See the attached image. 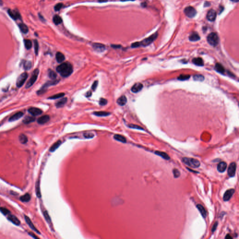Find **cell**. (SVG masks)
<instances>
[{
  "mask_svg": "<svg viewBox=\"0 0 239 239\" xmlns=\"http://www.w3.org/2000/svg\"><path fill=\"white\" fill-rule=\"evenodd\" d=\"M192 61L194 64L196 65H198V66H203L204 64L203 60L200 58H194L193 60Z\"/></svg>",
  "mask_w": 239,
  "mask_h": 239,
  "instance_id": "d4e9b609",
  "label": "cell"
},
{
  "mask_svg": "<svg viewBox=\"0 0 239 239\" xmlns=\"http://www.w3.org/2000/svg\"><path fill=\"white\" fill-rule=\"evenodd\" d=\"M63 6V3H57L54 7V9L56 11H58L62 9Z\"/></svg>",
  "mask_w": 239,
  "mask_h": 239,
  "instance_id": "681fc988",
  "label": "cell"
},
{
  "mask_svg": "<svg viewBox=\"0 0 239 239\" xmlns=\"http://www.w3.org/2000/svg\"><path fill=\"white\" fill-rule=\"evenodd\" d=\"M43 214H44L45 218V219L46 221H47V222L48 223H50L51 222V218H50L47 211H44L43 212Z\"/></svg>",
  "mask_w": 239,
  "mask_h": 239,
  "instance_id": "f6af8a7d",
  "label": "cell"
},
{
  "mask_svg": "<svg viewBox=\"0 0 239 239\" xmlns=\"http://www.w3.org/2000/svg\"><path fill=\"white\" fill-rule=\"evenodd\" d=\"M28 77V74L26 73H23L20 75L16 80V86L18 87H21L25 82Z\"/></svg>",
  "mask_w": 239,
  "mask_h": 239,
  "instance_id": "8992f818",
  "label": "cell"
},
{
  "mask_svg": "<svg viewBox=\"0 0 239 239\" xmlns=\"http://www.w3.org/2000/svg\"><path fill=\"white\" fill-rule=\"evenodd\" d=\"M34 49H35V52L36 54L37 55H38V50H39V45L37 41V40H35L34 41Z\"/></svg>",
  "mask_w": 239,
  "mask_h": 239,
  "instance_id": "ee69618b",
  "label": "cell"
},
{
  "mask_svg": "<svg viewBox=\"0 0 239 239\" xmlns=\"http://www.w3.org/2000/svg\"><path fill=\"white\" fill-rule=\"evenodd\" d=\"M39 71L38 69H36L33 71V74H32L30 78L29 79V81L26 84V88H30L31 87H32L33 85V84L35 83V82L36 81V80L37 78L38 75L39 74Z\"/></svg>",
  "mask_w": 239,
  "mask_h": 239,
  "instance_id": "277c9868",
  "label": "cell"
},
{
  "mask_svg": "<svg viewBox=\"0 0 239 239\" xmlns=\"http://www.w3.org/2000/svg\"><path fill=\"white\" fill-rule=\"evenodd\" d=\"M19 28H20V29L21 30V31L24 33V34H26L29 31V29L28 28V27L24 24L23 23H21L19 24Z\"/></svg>",
  "mask_w": 239,
  "mask_h": 239,
  "instance_id": "e575fe53",
  "label": "cell"
},
{
  "mask_svg": "<svg viewBox=\"0 0 239 239\" xmlns=\"http://www.w3.org/2000/svg\"><path fill=\"white\" fill-rule=\"evenodd\" d=\"M236 170V163L234 162L231 163L228 167L227 170V174L229 177H234L235 175Z\"/></svg>",
  "mask_w": 239,
  "mask_h": 239,
  "instance_id": "9c48e42d",
  "label": "cell"
},
{
  "mask_svg": "<svg viewBox=\"0 0 239 239\" xmlns=\"http://www.w3.org/2000/svg\"><path fill=\"white\" fill-rule=\"evenodd\" d=\"M143 88V85L140 83H135L131 88V91L133 92L137 93L141 91Z\"/></svg>",
  "mask_w": 239,
  "mask_h": 239,
  "instance_id": "2e32d148",
  "label": "cell"
},
{
  "mask_svg": "<svg viewBox=\"0 0 239 239\" xmlns=\"http://www.w3.org/2000/svg\"><path fill=\"white\" fill-rule=\"evenodd\" d=\"M225 239H227V238H228V239H232V237L231 236H230L229 234H227L226 236H225Z\"/></svg>",
  "mask_w": 239,
  "mask_h": 239,
  "instance_id": "91938a15",
  "label": "cell"
},
{
  "mask_svg": "<svg viewBox=\"0 0 239 239\" xmlns=\"http://www.w3.org/2000/svg\"><path fill=\"white\" fill-rule=\"evenodd\" d=\"M114 138L116 140L119 141L120 142H123V143H125L126 142V139L125 137H124L123 136L120 135V134H115L114 135Z\"/></svg>",
  "mask_w": 239,
  "mask_h": 239,
  "instance_id": "4dcf8cb0",
  "label": "cell"
},
{
  "mask_svg": "<svg viewBox=\"0 0 239 239\" xmlns=\"http://www.w3.org/2000/svg\"><path fill=\"white\" fill-rule=\"evenodd\" d=\"M24 218H25V221H26V223L29 225V226H30V228H31V229H32L33 231H35L37 234H40V233L39 232V231L35 226V225H34V224H33V223L32 222V221H31V220L30 219V218L27 216H26V215H24Z\"/></svg>",
  "mask_w": 239,
  "mask_h": 239,
  "instance_id": "4fadbf2b",
  "label": "cell"
},
{
  "mask_svg": "<svg viewBox=\"0 0 239 239\" xmlns=\"http://www.w3.org/2000/svg\"><path fill=\"white\" fill-rule=\"evenodd\" d=\"M120 0L122 1H134L135 0Z\"/></svg>",
  "mask_w": 239,
  "mask_h": 239,
  "instance_id": "6125c7cd",
  "label": "cell"
},
{
  "mask_svg": "<svg viewBox=\"0 0 239 239\" xmlns=\"http://www.w3.org/2000/svg\"><path fill=\"white\" fill-rule=\"evenodd\" d=\"M193 78L196 81H203L204 80V77L203 75L200 74L195 75L193 76Z\"/></svg>",
  "mask_w": 239,
  "mask_h": 239,
  "instance_id": "7bdbcfd3",
  "label": "cell"
},
{
  "mask_svg": "<svg viewBox=\"0 0 239 239\" xmlns=\"http://www.w3.org/2000/svg\"><path fill=\"white\" fill-rule=\"evenodd\" d=\"M129 127L131 129H139V130H143V128H142L141 127L137 125H134V124H129Z\"/></svg>",
  "mask_w": 239,
  "mask_h": 239,
  "instance_id": "7dc6e473",
  "label": "cell"
},
{
  "mask_svg": "<svg viewBox=\"0 0 239 239\" xmlns=\"http://www.w3.org/2000/svg\"><path fill=\"white\" fill-rule=\"evenodd\" d=\"M107 1V0H98V1L100 2H105Z\"/></svg>",
  "mask_w": 239,
  "mask_h": 239,
  "instance_id": "94428289",
  "label": "cell"
},
{
  "mask_svg": "<svg viewBox=\"0 0 239 239\" xmlns=\"http://www.w3.org/2000/svg\"><path fill=\"white\" fill-rule=\"evenodd\" d=\"M140 42H135L134 43L132 44L131 45V47L132 48H137L139 46H140Z\"/></svg>",
  "mask_w": 239,
  "mask_h": 239,
  "instance_id": "11a10c76",
  "label": "cell"
},
{
  "mask_svg": "<svg viewBox=\"0 0 239 239\" xmlns=\"http://www.w3.org/2000/svg\"><path fill=\"white\" fill-rule=\"evenodd\" d=\"M35 120V118L34 117L31 116H26L23 120V122L25 124H29Z\"/></svg>",
  "mask_w": 239,
  "mask_h": 239,
  "instance_id": "8d00e7d4",
  "label": "cell"
},
{
  "mask_svg": "<svg viewBox=\"0 0 239 239\" xmlns=\"http://www.w3.org/2000/svg\"><path fill=\"white\" fill-rule=\"evenodd\" d=\"M173 173L175 178H178L180 176V172L177 169H174L173 170Z\"/></svg>",
  "mask_w": 239,
  "mask_h": 239,
  "instance_id": "bcb514c9",
  "label": "cell"
},
{
  "mask_svg": "<svg viewBox=\"0 0 239 239\" xmlns=\"http://www.w3.org/2000/svg\"><path fill=\"white\" fill-rule=\"evenodd\" d=\"M216 16V12L213 9H211L208 12L207 17L209 21L212 22L215 20Z\"/></svg>",
  "mask_w": 239,
  "mask_h": 239,
  "instance_id": "5bb4252c",
  "label": "cell"
},
{
  "mask_svg": "<svg viewBox=\"0 0 239 239\" xmlns=\"http://www.w3.org/2000/svg\"><path fill=\"white\" fill-rule=\"evenodd\" d=\"M92 47L94 49L95 51H96L98 52H103L106 49L104 45L100 44V43H94V44H93Z\"/></svg>",
  "mask_w": 239,
  "mask_h": 239,
  "instance_id": "7c38bea8",
  "label": "cell"
},
{
  "mask_svg": "<svg viewBox=\"0 0 239 239\" xmlns=\"http://www.w3.org/2000/svg\"><path fill=\"white\" fill-rule=\"evenodd\" d=\"M20 199L23 202H28L30 200V195L29 193H26L20 198Z\"/></svg>",
  "mask_w": 239,
  "mask_h": 239,
  "instance_id": "d6a6232c",
  "label": "cell"
},
{
  "mask_svg": "<svg viewBox=\"0 0 239 239\" xmlns=\"http://www.w3.org/2000/svg\"><path fill=\"white\" fill-rule=\"evenodd\" d=\"M0 211L4 215H7V214L10 213V211L8 209H7L6 208H4V207H0Z\"/></svg>",
  "mask_w": 239,
  "mask_h": 239,
  "instance_id": "c3c4849f",
  "label": "cell"
},
{
  "mask_svg": "<svg viewBox=\"0 0 239 239\" xmlns=\"http://www.w3.org/2000/svg\"><path fill=\"white\" fill-rule=\"evenodd\" d=\"M157 36H158L157 33H156L152 35L149 37L144 39L143 40L140 42V45L142 46H147L151 44L155 40H156V39L157 37Z\"/></svg>",
  "mask_w": 239,
  "mask_h": 239,
  "instance_id": "5b68a950",
  "label": "cell"
},
{
  "mask_svg": "<svg viewBox=\"0 0 239 239\" xmlns=\"http://www.w3.org/2000/svg\"><path fill=\"white\" fill-rule=\"evenodd\" d=\"M24 43L25 48L27 50H29L32 47V44L31 41L29 39H25L24 40Z\"/></svg>",
  "mask_w": 239,
  "mask_h": 239,
  "instance_id": "ab89813d",
  "label": "cell"
},
{
  "mask_svg": "<svg viewBox=\"0 0 239 239\" xmlns=\"http://www.w3.org/2000/svg\"><path fill=\"white\" fill-rule=\"evenodd\" d=\"M215 69L217 72L220 74H224L225 71L223 66L220 63H217L215 64Z\"/></svg>",
  "mask_w": 239,
  "mask_h": 239,
  "instance_id": "cb8c5ba5",
  "label": "cell"
},
{
  "mask_svg": "<svg viewBox=\"0 0 239 239\" xmlns=\"http://www.w3.org/2000/svg\"><path fill=\"white\" fill-rule=\"evenodd\" d=\"M107 103V101L106 99L104 98H101L99 101V104L101 106H104Z\"/></svg>",
  "mask_w": 239,
  "mask_h": 239,
  "instance_id": "f907efd6",
  "label": "cell"
},
{
  "mask_svg": "<svg viewBox=\"0 0 239 239\" xmlns=\"http://www.w3.org/2000/svg\"><path fill=\"white\" fill-rule=\"evenodd\" d=\"M190 75H189L182 74L179 76V77H178V79L179 80L184 81V80H186L190 78Z\"/></svg>",
  "mask_w": 239,
  "mask_h": 239,
  "instance_id": "b9f144b4",
  "label": "cell"
},
{
  "mask_svg": "<svg viewBox=\"0 0 239 239\" xmlns=\"http://www.w3.org/2000/svg\"><path fill=\"white\" fill-rule=\"evenodd\" d=\"M111 114L109 112H105V111H98L93 112V115L97 116H108Z\"/></svg>",
  "mask_w": 239,
  "mask_h": 239,
  "instance_id": "f546056e",
  "label": "cell"
},
{
  "mask_svg": "<svg viewBox=\"0 0 239 239\" xmlns=\"http://www.w3.org/2000/svg\"><path fill=\"white\" fill-rule=\"evenodd\" d=\"M36 193L37 197H38L39 198H40L41 197V192H40V186H39V182H37L36 183Z\"/></svg>",
  "mask_w": 239,
  "mask_h": 239,
  "instance_id": "f35d334b",
  "label": "cell"
},
{
  "mask_svg": "<svg viewBox=\"0 0 239 239\" xmlns=\"http://www.w3.org/2000/svg\"><path fill=\"white\" fill-rule=\"evenodd\" d=\"M23 115V113L22 112H19L15 113L14 115L10 117L9 119V121H14L20 119Z\"/></svg>",
  "mask_w": 239,
  "mask_h": 239,
  "instance_id": "d6986e66",
  "label": "cell"
},
{
  "mask_svg": "<svg viewBox=\"0 0 239 239\" xmlns=\"http://www.w3.org/2000/svg\"><path fill=\"white\" fill-rule=\"evenodd\" d=\"M182 161L184 164L193 168H198L200 165V162L193 158L184 157L182 159Z\"/></svg>",
  "mask_w": 239,
  "mask_h": 239,
  "instance_id": "7a4b0ae2",
  "label": "cell"
},
{
  "mask_svg": "<svg viewBox=\"0 0 239 239\" xmlns=\"http://www.w3.org/2000/svg\"><path fill=\"white\" fill-rule=\"evenodd\" d=\"M184 12L185 15L189 18L193 17L197 14L196 9L194 8L191 6L186 7L184 10Z\"/></svg>",
  "mask_w": 239,
  "mask_h": 239,
  "instance_id": "ba28073f",
  "label": "cell"
},
{
  "mask_svg": "<svg viewBox=\"0 0 239 239\" xmlns=\"http://www.w3.org/2000/svg\"><path fill=\"white\" fill-rule=\"evenodd\" d=\"M231 0V1H232L233 2H236L239 1V0Z\"/></svg>",
  "mask_w": 239,
  "mask_h": 239,
  "instance_id": "be15d7a7",
  "label": "cell"
},
{
  "mask_svg": "<svg viewBox=\"0 0 239 239\" xmlns=\"http://www.w3.org/2000/svg\"><path fill=\"white\" fill-rule=\"evenodd\" d=\"M58 82H59V81L57 80H55V79L47 82L43 86V87H42V88L37 92V93L38 95L44 93L45 92V91H46L45 89L47 87H50L51 86H53V85H56Z\"/></svg>",
  "mask_w": 239,
  "mask_h": 239,
  "instance_id": "52a82bcc",
  "label": "cell"
},
{
  "mask_svg": "<svg viewBox=\"0 0 239 239\" xmlns=\"http://www.w3.org/2000/svg\"><path fill=\"white\" fill-rule=\"evenodd\" d=\"M61 143H62V142H61V141L60 140H59V141H57L50 148V151H51V152H54V151H55L56 149H57L60 147V145L61 144Z\"/></svg>",
  "mask_w": 239,
  "mask_h": 239,
  "instance_id": "f1b7e54d",
  "label": "cell"
},
{
  "mask_svg": "<svg viewBox=\"0 0 239 239\" xmlns=\"http://www.w3.org/2000/svg\"><path fill=\"white\" fill-rule=\"evenodd\" d=\"M197 208L198 210L203 217L204 218H206L207 216V212L203 206L200 204H198L197 205Z\"/></svg>",
  "mask_w": 239,
  "mask_h": 239,
  "instance_id": "44dd1931",
  "label": "cell"
},
{
  "mask_svg": "<svg viewBox=\"0 0 239 239\" xmlns=\"http://www.w3.org/2000/svg\"><path fill=\"white\" fill-rule=\"evenodd\" d=\"M235 193V190L234 189H230L227 190L223 196V200L225 201H229L232 197L233 194Z\"/></svg>",
  "mask_w": 239,
  "mask_h": 239,
  "instance_id": "30bf717a",
  "label": "cell"
},
{
  "mask_svg": "<svg viewBox=\"0 0 239 239\" xmlns=\"http://www.w3.org/2000/svg\"><path fill=\"white\" fill-rule=\"evenodd\" d=\"M218 221H216V222L214 224V225H213V226H212V228H211V232H212V233H214V232L215 231V230H216L217 227V226H218Z\"/></svg>",
  "mask_w": 239,
  "mask_h": 239,
  "instance_id": "f5cc1de1",
  "label": "cell"
},
{
  "mask_svg": "<svg viewBox=\"0 0 239 239\" xmlns=\"http://www.w3.org/2000/svg\"><path fill=\"white\" fill-rule=\"evenodd\" d=\"M64 95V93L63 92H61L56 94H55L52 96H51L48 98V99H51V100H54V99H60V98L63 97Z\"/></svg>",
  "mask_w": 239,
  "mask_h": 239,
  "instance_id": "74e56055",
  "label": "cell"
},
{
  "mask_svg": "<svg viewBox=\"0 0 239 239\" xmlns=\"http://www.w3.org/2000/svg\"><path fill=\"white\" fill-rule=\"evenodd\" d=\"M2 3H3V2L1 0H0V5H2Z\"/></svg>",
  "mask_w": 239,
  "mask_h": 239,
  "instance_id": "e7e4bbea",
  "label": "cell"
},
{
  "mask_svg": "<svg viewBox=\"0 0 239 239\" xmlns=\"http://www.w3.org/2000/svg\"><path fill=\"white\" fill-rule=\"evenodd\" d=\"M227 168V164L225 162H221L217 166L218 170L220 172H224Z\"/></svg>",
  "mask_w": 239,
  "mask_h": 239,
  "instance_id": "ffe728a7",
  "label": "cell"
},
{
  "mask_svg": "<svg viewBox=\"0 0 239 239\" xmlns=\"http://www.w3.org/2000/svg\"><path fill=\"white\" fill-rule=\"evenodd\" d=\"M8 13L9 16L14 20H16L18 19L21 18V15L20 14L17 12L15 10H12L11 9H9L8 11Z\"/></svg>",
  "mask_w": 239,
  "mask_h": 239,
  "instance_id": "9a60e30c",
  "label": "cell"
},
{
  "mask_svg": "<svg viewBox=\"0 0 239 239\" xmlns=\"http://www.w3.org/2000/svg\"><path fill=\"white\" fill-rule=\"evenodd\" d=\"M8 219L11 221L12 223L15 224L16 225H19L20 224V221L19 219L15 215L10 214L8 216Z\"/></svg>",
  "mask_w": 239,
  "mask_h": 239,
  "instance_id": "e0dca14e",
  "label": "cell"
},
{
  "mask_svg": "<svg viewBox=\"0 0 239 239\" xmlns=\"http://www.w3.org/2000/svg\"><path fill=\"white\" fill-rule=\"evenodd\" d=\"M57 71L63 77H67L71 75L73 72L72 65L68 62L62 63L56 68Z\"/></svg>",
  "mask_w": 239,
  "mask_h": 239,
  "instance_id": "6da1fadb",
  "label": "cell"
},
{
  "mask_svg": "<svg viewBox=\"0 0 239 239\" xmlns=\"http://www.w3.org/2000/svg\"><path fill=\"white\" fill-rule=\"evenodd\" d=\"M28 112L33 116H37L41 115L43 111L41 109L37 107H30L28 109Z\"/></svg>",
  "mask_w": 239,
  "mask_h": 239,
  "instance_id": "8fae6325",
  "label": "cell"
},
{
  "mask_svg": "<svg viewBox=\"0 0 239 239\" xmlns=\"http://www.w3.org/2000/svg\"><path fill=\"white\" fill-rule=\"evenodd\" d=\"M98 81H97V80L95 81L93 83L92 85V91H94L96 89V88L98 87Z\"/></svg>",
  "mask_w": 239,
  "mask_h": 239,
  "instance_id": "816d5d0a",
  "label": "cell"
},
{
  "mask_svg": "<svg viewBox=\"0 0 239 239\" xmlns=\"http://www.w3.org/2000/svg\"><path fill=\"white\" fill-rule=\"evenodd\" d=\"M48 76L52 80H55L57 78V74L53 70H52L51 69H49L48 70Z\"/></svg>",
  "mask_w": 239,
  "mask_h": 239,
  "instance_id": "d590c367",
  "label": "cell"
},
{
  "mask_svg": "<svg viewBox=\"0 0 239 239\" xmlns=\"http://www.w3.org/2000/svg\"><path fill=\"white\" fill-rule=\"evenodd\" d=\"M200 38L199 35L196 32L193 33L189 37L190 40L191 41H193V42L197 41L199 40L200 39Z\"/></svg>",
  "mask_w": 239,
  "mask_h": 239,
  "instance_id": "83f0119b",
  "label": "cell"
},
{
  "mask_svg": "<svg viewBox=\"0 0 239 239\" xmlns=\"http://www.w3.org/2000/svg\"><path fill=\"white\" fill-rule=\"evenodd\" d=\"M84 136L85 138H92L94 137V134H92V133H85V134H84Z\"/></svg>",
  "mask_w": 239,
  "mask_h": 239,
  "instance_id": "db71d44e",
  "label": "cell"
},
{
  "mask_svg": "<svg viewBox=\"0 0 239 239\" xmlns=\"http://www.w3.org/2000/svg\"><path fill=\"white\" fill-rule=\"evenodd\" d=\"M53 21L56 25H59L62 23V19L59 15H55L53 17Z\"/></svg>",
  "mask_w": 239,
  "mask_h": 239,
  "instance_id": "1f68e13d",
  "label": "cell"
},
{
  "mask_svg": "<svg viewBox=\"0 0 239 239\" xmlns=\"http://www.w3.org/2000/svg\"><path fill=\"white\" fill-rule=\"evenodd\" d=\"M32 67V63L30 61H25L23 64V68L26 70H28Z\"/></svg>",
  "mask_w": 239,
  "mask_h": 239,
  "instance_id": "60d3db41",
  "label": "cell"
},
{
  "mask_svg": "<svg viewBox=\"0 0 239 239\" xmlns=\"http://www.w3.org/2000/svg\"><path fill=\"white\" fill-rule=\"evenodd\" d=\"M155 154L162 157V158H163L165 160H168L169 159H170V157L169 156L166 154V153L165 152H162V151H155Z\"/></svg>",
  "mask_w": 239,
  "mask_h": 239,
  "instance_id": "484cf974",
  "label": "cell"
},
{
  "mask_svg": "<svg viewBox=\"0 0 239 239\" xmlns=\"http://www.w3.org/2000/svg\"><path fill=\"white\" fill-rule=\"evenodd\" d=\"M92 92H91L90 91H89V92H88L86 93V96H87V97H90V96H91L92 95Z\"/></svg>",
  "mask_w": 239,
  "mask_h": 239,
  "instance_id": "680465c9",
  "label": "cell"
},
{
  "mask_svg": "<svg viewBox=\"0 0 239 239\" xmlns=\"http://www.w3.org/2000/svg\"><path fill=\"white\" fill-rule=\"evenodd\" d=\"M19 140L20 142L22 144H25L28 142L27 137L24 134H21L19 135Z\"/></svg>",
  "mask_w": 239,
  "mask_h": 239,
  "instance_id": "836d02e7",
  "label": "cell"
},
{
  "mask_svg": "<svg viewBox=\"0 0 239 239\" xmlns=\"http://www.w3.org/2000/svg\"><path fill=\"white\" fill-rule=\"evenodd\" d=\"M67 101V98H62L60 99L59 101H58L55 105L57 108H60L61 107H63L64 105L66 104V103Z\"/></svg>",
  "mask_w": 239,
  "mask_h": 239,
  "instance_id": "603a6c76",
  "label": "cell"
},
{
  "mask_svg": "<svg viewBox=\"0 0 239 239\" xmlns=\"http://www.w3.org/2000/svg\"><path fill=\"white\" fill-rule=\"evenodd\" d=\"M112 47L113 48L117 49V48H120V47H121V46H120V45H112Z\"/></svg>",
  "mask_w": 239,
  "mask_h": 239,
  "instance_id": "6f0895ef",
  "label": "cell"
},
{
  "mask_svg": "<svg viewBox=\"0 0 239 239\" xmlns=\"http://www.w3.org/2000/svg\"><path fill=\"white\" fill-rule=\"evenodd\" d=\"M29 234H30V235L31 236H32V237L33 238H35V239H37V238H38V237H37V236H36V235H35L33 233H29Z\"/></svg>",
  "mask_w": 239,
  "mask_h": 239,
  "instance_id": "9f6ffc18",
  "label": "cell"
},
{
  "mask_svg": "<svg viewBox=\"0 0 239 239\" xmlns=\"http://www.w3.org/2000/svg\"><path fill=\"white\" fill-rule=\"evenodd\" d=\"M207 40L210 45L216 46L219 44V38L218 35L215 33H211L207 36Z\"/></svg>",
  "mask_w": 239,
  "mask_h": 239,
  "instance_id": "3957f363",
  "label": "cell"
},
{
  "mask_svg": "<svg viewBox=\"0 0 239 239\" xmlns=\"http://www.w3.org/2000/svg\"><path fill=\"white\" fill-rule=\"evenodd\" d=\"M50 119V117L48 115H45L40 117H39L37 119V122L39 124H44L45 123L48 122Z\"/></svg>",
  "mask_w": 239,
  "mask_h": 239,
  "instance_id": "ac0fdd59",
  "label": "cell"
},
{
  "mask_svg": "<svg viewBox=\"0 0 239 239\" xmlns=\"http://www.w3.org/2000/svg\"><path fill=\"white\" fill-rule=\"evenodd\" d=\"M56 59L58 63H63L65 60V57L61 52H58L56 55Z\"/></svg>",
  "mask_w": 239,
  "mask_h": 239,
  "instance_id": "4316f807",
  "label": "cell"
},
{
  "mask_svg": "<svg viewBox=\"0 0 239 239\" xmlns=\"http://www.w3.org/2000/svg\"><path fill=\"white\" fill-rule=\"evenodd\" d=\"M127 102V99L125 95H122L120 96L118 99L117 101V104L121 106H124L126 104Z\"/></svg>",
  "mask_w": 239,
  "mask_h": 239,
  "instance_id": "7402d4cb",
  "label": "cell"
}]
</instances>
